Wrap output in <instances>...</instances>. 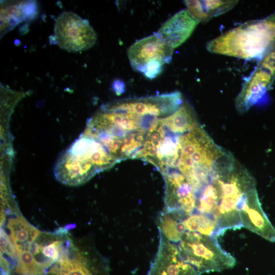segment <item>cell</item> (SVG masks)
<instances>
[{
    "mask_svg": "<svg viewBox=\"0 0 275 275\" xmlns=\"http://www.w3.org/2000/svg\"><path fill=\"white\" fill-rule=\"evenodd\" d=\"M210 180L218 197L214 218L219 235L227 230L243 227L237 208L245 194L256 187L254 178L231 154L226 152L216 162Z\"/></svg>",
    "mask_w": 275,
    "mask_h": 275,
    "instance_id": "cell-1",
    "label": "cell"
},
{
    "mask_svg": "<svg viewBox=\"0 0 275 275\" xmlns=\"http://www.w3.org/2000/svg\"><path fill=\"white\" fill-rule=\"evenodd\" d=\"M53 31L55 43L68 52L85 51L97 40L96 33L89 21L71 11L64 12L57 18Z\"/></svg>",
    "mask_w": 275,
    "mask_h": 275,
    "instance_id": "cell-6",
    "label": "cell"
},
{
    "mask_svg": "<svg viewBox=\"0 0 275 275\" xmlns=\"http://www.w3.org/2000/svg\"><path fill=\"white\" fill-rule=\"evenodd\" d=\"M113 88L117 94H120L124 91V83L120 80L117 79L113 84Z\"/></svg>",
    "mask_w": 275,
    "mask_h": 275,
    "instance_id": "cell-19",
    "label": "cell"
},
{
    "mask_svg": "<svg viewBox=\"0 0 275 275\" xmlns=\"http://www.w3.org/2000/svg\"><path fill=\"white\" fill-rule=\"evenodd\" d=\"M63 243L61 240H57L49 244L42 245L41 254L43 260L49 266L58 261Z\"/></svg>",
    "mask_w": 275,
    "mask_h": 275,
    "instance_id": "cell-17",
    "label": "cell"
},
{
    "mask_svg": "<svg viewBox=\"0 0 275 275\" xmlns=\"http://www.w3.org/2000/svg\"><path fill=\"white\" fill-rule=\"evenodd\" d=\"M17 259L16 271L22 275H41L45 270L29 250L17 253Z\"/></svg>",
    "mask_w": 275,
    "mask_h": 275,
    "instance_id": "cell-16",
    "label": "cell"
},
{
    "mask_svg": "<svg viewBox=\"0 0 275 275\" xmlns=\"http://www.w3.org/2000/svg\"><path fill=\"white\" fill-rule=\"evenodd\" d=\"M238 210L243 227L268 241L275 242V229L261 207L256 187L248 192Z\"/></svg>",
    "mask_w": 275,
    "mask_h": 275,
    "instance_id": "cell-8",
    "label": "cell"
},
{
    "mask_svg": "<svg viewBox=\"0 0 275 275\" xmlns=\"http://www.w3.org/2000/svg\"><path fill=\"white\" fill-rule=\"evenodd\" d=\"M1 251L6 253L9 257L17 258V253L14 243L3 229H1Z\"/></svg>",
    "mask_w": 275,
    "mask_h": 275,
    "instance_id": "cell-18",
    "label": "cell"
},
{
    "mask_svg": "<svg viewBox=\"0 0 275 275\" xmlns=\"http://www.w3.org/2000/svg\"><path fill=\"white\" fill-rule=\"evenodd\" d=\"M173 50L154 33L133 43L127 55L133 69L152 79L160 74L164 64L171 61Z\"/></svg>",
    "mask_w": 275,
    "mask_h": 275,
    "instance_id": "cell-5",
    "label": "cell"
},
{
    "mask_svg": "<svg viewBox=\"0 0 275 275\" xmlns=\"http://www.w3.org/2000/svg\"><path fill=\"white\" fill-rule=\"evenodd\" d=\"M49 272L54 275H93L86 259L77 250L71 256L59 259Z\"/></svg>",
    "mask_w": 275,
    "mask_h": 275,
    "instance_id": "cell-14",
    "label": "cell"
},
{
    "mask_svg": "<svg viewBox=\"0 0 275 275\" xmlns=\"http://www.w3.org/2000/svg\"><path fill=\"white\" fill-rule=\"evenodd\" d=\"M180 143L181 151L176 167L165 172L176 170L182 174L198 194L209 182L216 162L226 151L200 125L182 134Z\"/></svg>",
    "mask_w": 275,
    "mask_h": 275,
    "instance_id": "cell-2",
    "label": "cell"
},
{
    "mask_svg": "<svg viewBox=\"0 0 275 275\" xmlns=\"http://www.w3.org/2000/svg\"><path fill=\"white\" fill-rule=\"evenodd\" d=\"M177 246L181 259L199 273L219 271L236 263L235 259L222 249L216 237L186 231Z\"/></svg>",
    "mask_w": 275,
    "mask_h": 275,
    "instance_id": "cell-4",
    "label": "cell"
},
{
    "mask_svg": "<svg viewBox=\"0 0 275 275\" xmlns=\"http://www.w3.org/2000/svg\"><path fill=\"white\" fill-rule=\"evenodd\" d=\"M238 1H184L189 14L200 22H206L211 18L223 14L232 9Z\"/></svg>",
    "mask_w": 275,
    "mask_h": 275,
    "instance_id": "cell-11",
    "label": "cell"
},
{
    "mask_svg": "<svg viewBox=\"0 0 275 275\" xmlns=\"http://www.w3.org/2000/svg\"><path fill=\"white\" fill-rule=\"evenodd\" d=\"M187 215L166 210L161 212L158 218L159 235L174 244L178 243L186 231L183 220Z\"/></svg>",
    "mask_w": 275,
    "mask_h": 275,
    "instance_id": "cell-12",
    "label": "cell"
},
{
    "mask_svg": "<svg viewBox=\"0 0 275 275\" xmlns=\"http://www.w3.org/2000/svg\"><path fill=\"white\" fill-rule=\"evenodd\" d=\"M272 75L265 70L257 68L248 78L235 99L236 108L240 113L263 101Z\"/></svg>",
    "mask_w": 275,
    "mask_h": 275,
    "instance_id": "cell-10",
    "label": "cell"
},
{
    "mask_svg": "<svg viewBox=\"0 0 275 275\" xmlns=\"http://www.w3.org/2000/svg\"><path fill=\"white\" fill-rule=\"evenodd\" d=\"M199 23L187 9H183L166 20L155 33L174 49L191 36Z\"/></svg>",
    "mask_w": 275,
    "mask_h": 275,
    "instance_id": "cell-9",
    "label": "cell"
},
{
    "mask_svg": "<svg viewBox=\"0 0 275 275\" xmlns=\"http://www.w3.org/2000/svg\"><path fill=\"white\" fill-rule=\"evenodd\" d=\"M183 223L186 231L216 237L219 236L217 222L211 216L194 212L186 216Z\"/></svg>",
    "mask_w": 275,
    "mask_h": 275,
    "instance_id": "cell-15",
    "label": "cell"
},
{
    "mask_svg": "<svg viewBox=\"0 0 275 275\" xmlns=\"http://www.w3.org/2000/svg\"><path fill=\"white\" fill-rule=\"evenodd\" d=\"M10 237L16 253L37 238L40 231L20 216L10 218L7 223Z\"/></svg>",
    "mask_w": 275,
    "mask_h": 275,
    "instance_id": "cell-13",
    "label": "cell"
},
{
    "mask_svg": "<svg viewBox=\"0 0 275 275\" xmlns=\"http://www.w3.org/2000/svg\"><path fill=\"white\" fill-rule=\"evenodd\" d=\"M166 183V210L189 215L195 212L197 193L185 177L176 170L161 174Z\"/></svg>",
    "mask_w": 275,
    "mask_h": 275,
    "instance_id": "cell-7",
    "label": "cell"
},
{
    "mask_svg": "<svg viewBox=\"0 0 275 275\" xmlns=\"http://www.w3.org/2000/svg\"><path fill=\"white\" fill-rule=\"evenodd\" d=\"M275 40V21L252 20L234 28L210 41L208 51L250 60L261 58Z\"/></svg>",
    "mask_w": 275,
    "mask_h": 275,
    "instance_id": "cell-3",
    "label": "cell"
}]
</instances>
